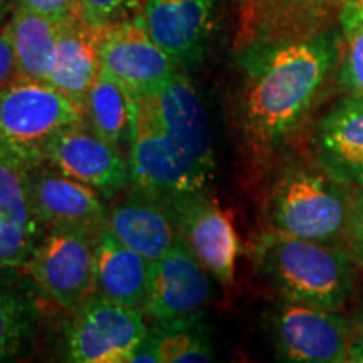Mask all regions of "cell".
I'll return each instance as SVG.
<instances>
[{"instance_id": "5b68a950", "label": "cell", "mask_w": 363, "mask_h": 363, "mask_svg": "<svg viewBox=\"0 0 363 363\" xmlns=\"http://www.w3.org/2000/svg\"><path fill=\"white\" fill-rule=\"evenodd\" d=\"M84 120V110L44 81L16 78L0 91V158L29 172L48 162L59 131Z\"/></svg>"}, {"instance_id": "3957f363", "label": "cell", "mask_w": 363, "mask_h": 363, "mask_svg": "<svg viewBox=\"0 0 363 363\" xmlns=\"http://www.w3.org/2000/svg\"><path fill=\"white\" fill-rule=\"evenodd\" d=\"M254 261L284 299L338 311L355 293L353 259L343 247L271 229L257 240Z\"/></svg>"}, {"instance_id": "ffe728a7", "label": "cell", "mask_w": 363, "mask_h": 363, "mask_svg": "<svg viewBox=\"0 0 363 363\" xmlns=\"http://www.w3.org/2000/svg\"><path fill=\"white\" fill-rule=\"evenodd\" d=\"M150 262L142 254L118 240L108 225L98 235L94 247L96 294L118 305L143 311L148 293Z\"/></svg>"}, {"instance_id": "2e32d148", "label": "cell", "mask_w": 363, "mask_h": 363, "mask_svg": "<svg viewBox=\"0 0 363 363\" xmlns=\"http://www.w3.org/2000/svg\"><path fill=\"white\" fill-rule=\"evenodd\" d=\"M108 229L150 262L160 259L180 238L170 203L133 187L108 208Z\"/></svg>"}, {"instance_id": "cb8c5ba5", "label": "cell", "mask_w": 363, "mask_h": 363, "mask_svg": "<svg viewBox=\"0 0 363 363\" xmlns=\"http://www.w3.org/2000/svg\"><path fill=\"white\" fill-rule=\"evenodd\" d=\"M148 338L158 363H206L216 358L211 330L202 315L157 321L150 326Z\"/></svg>"}, {"instance_id": "d6986e66", "label": "cell", "mask_w": 363, "mask_h": 363, "mask_svg": "<svg viewBox=\"0 0 363 363\" xmlns=\"http://www.w3.org/2000/svg\"><path fill=\"white\" fill-rule=\"evenodd\" d=\"M104 26H93L83 17L57 22L56 54L49 84L69 96L84 110L86 94L96 79Z\"/></svg>"}, {"instance_id": "6da1fadb", "label": "cell", "mask_w": 363, "mask_h": 363, "mask_svg": "<svg viewBox=\"0 0 363 363\" xmlns=\"http://www.w3.org/2000/svg\"><path fill=\"white\" fill-rule=\"evenodd\" d=\"M133 101L130 187L167 202L207 192L217 169L214 135L189 76L179 71L157 91L133 94Z\"/></svg>"}, {"instance_id": "f1b7e54d", "label": "cell", "mask_w": 363, "mask_h": 363, "mask_svg": "<svg viewBox=\"0 0 363 363\" xmlns=\"http://www.w3.org/2000/svg\"><path fill=\"white\" fill-rule=\"evenodd\" d=\"M17 78L16 56H13L12 39L7 21L0 26V91L7 88Z\"/></svg>"}, {"instance_id": "5bb4252c", "label": "cell", "mask_w": 363, "mask_h": 363, "mask_svg": "<svg viewBox=\"0 0 363 363\" xmlns=\"http://www.w3.org/2000/svg\"><path fill=\"white\" fill-rule=\"evenodd\" d=\"M350 0H239V49L311 38Z\"/></svg>"}, {"instance_id": "7c38bea8", "label": "cell", "mask_w": 363, "mask_h": 363, "mask_svg": "<svg viewBox=\"0 0 363 363\" xmlns=\"http://www.w3.org/2000/svg\"><path fill=\"white\" fill-rule=\"evenodd\" d=\"M174 208L179 230L197 259L224 288L235 278L239 235L233 220L207 192L185 195L169 202Z\"/></svg>"}, {"instance_id": "9c48e42d", "label": "cell", "mask_w": 363, "mask_h": 363, "mask_svg": "<svg viewBox=\"0 0 363 363\" xmlns=\"http://www.w3.org/2000/svg\"><path fill=\"white\" fill-rule=\"evenodd\" d=\"M214 296L211 272L180 238L160 259L150 264L143 313L153 321L202 315Z\"/></svg>"}, {"instance_id": "4fadbf2b", "label": "cell", "mask_w": 363, "mask_h": 363, "mask_svg": "<svg viewBox=\"0 0 363 363\" xmlns=\"http://www.w3.org/2000/svg\"><path fill=\"white\" fill-rule=\"evenodd\" d=\"M99 62L133 94L157 91L180 71L135 19L104 26Z\"/></svg>"}, {"instance_id": "ac0fdd59", "label": "cell", "mask_w": 363, "mask_h": 363, "mask_svg": "<svg viewBox=\"0 0 363 363\" xmlns=\"http://www.w3.org/2000/svg\"><path fill=\"white\" fill-rule=\"evenodd\" d=\"M44 233L27 172L0 158V271L21 269Z\"/></svg>"}, {"instance_id": "603a6c76", "label": "cell", "mask_w": 363, "mask_h": 363, "mask_svg": "<svg viewBox=\"0 0 363 363\" xmlns=\"http://www.w3.org/2000/svg\"><path fill=\"white\" fill-rule=\"evenodd\" d=\"M12 271V269H11ZM0 271V363L19 360L34 338L38 306L22 281Z\"/></svg>"}, {"instance_id": "83f0119b", "label": "cell", "mask_w": 363, "mask_h": 363, "mask_svg": "<svg viewBox=\"0 0 363 363\" xmlns=\"http://www.w3.org/2000/svg\"><path fill=\"white\" fill-rule=\"evenodd\" d=\"M13 2L16 6L43 13L56 22L81 16L78 0H13Z\"/></svg>"}, {"instance_id": "8fae6325", "label": "cell", "mask_w": 363, "mask_h": 363, "mask_svg": "<svg viewBox=\"0 0 363 363\" xmlns=\"http://www.w3.org/2000/svg\"><path fill=\"white\" fill-rule=\"evenodd\" d=\"M30 199L44 229H79L99 235L108 225L103 195L83 182L43 163L27 172Z\"/></svg>"}, {"instance_id": "d4e9b609", "label": "cell", "mask_w": 363, "mask_h": 363, "mask_svg": "<svg viewBox=\"0 0 363 363\" xmlns=\"http://www.w3.org/2000/svg\"><path fill=\"white\" fill-rule=\"evenodd\" d=\"M343 62L340 81L348 94L363 96V0H350L340 9Z\"/></svg>"}, {"instance_id": "30bf717a", "label": "cell", "mask_w": 363, "mask_h": 363, "mask_svg": "<svg viewBox=\"0 0 363 363\" xmlns=\"http://www.w3.org/2000/svg\"><path fill=\"white\" fill-rule=\"evenodd\" d=\"M45 163L89 185L106 199L126 192L131 185L128 158L86 121L66 126L54 136Z\"/></svg>"}, {"instance_id": "277c9868", "label": "cell", "mask_w": 363, "mask_h": 363, "mask_svg": "<svg viewBox=\"0 0 363 363\" xmlns=\"http://www.w3.org/2000/svg\"><path fill=\"white\" fill-rule=\"evenodd\" d=\"M352 185L335 179L315 162L291 163L271 189V229L296 238L343 247L350 219Z\"/></svg>"}, {"instance_id": "7a4b0ae2", "label": "cell", "mask_w": 363, "mask_h": 363, "mask_svg": "<svg viewBox=\"0 0 363 363\" xmlns=\"http://www.w3.org/2000/svg\"><path fill=\"white\" fill-rule=\"evenodd\" d=\"M240 126L249 152L264 162L291 138L316 103L337 61L325 33L246 49Z\"/></svg>"}, {"instance_id": "1f68e13d", "label": "cell", "mask_w": 363, "mask_h": 363, "mask_svg": "<svg viewBox=\"0 0 363 363\" xmlns=\"http://www.w3.org/2000/svg\"><path fill=\"white\" fill-rule=\"evenodd\" d=\"M357 321H358V326H360V333H363V303L360 305V310H358Z\"/></svg>"}, {"instance_id": "ba28073f", "label": "cell", "mask_w": 363, "mask_h": 363, "mask_svg": "<svg viewBox=\"0 0 363 363\" xmlns=\"http://www.w3.org/2000/svg\"><path fill=\"white\" fill-rule=\"evenodd\" d=\"M276 355L291 363L348 362L350 328L335 310L284 299L269 316Z\"/></svg>"}, {"instance_id": "7402d4cb", "label": "cell", "mask_w": 363, "mask_h": 363, "mask_svg": "<svg viewBox=\"0 0 363 363\" xmlns=\"http://www.w3.org/2000/svg\"><path fill=\"white\" fill-rule=\"evenodd\" d=\"M133 104V93L110 72L99 69L86 94L84 120L101 138L125 153L130 147Z\"/></svg>"}, {"instance_id": "484cf974", "label": "cell", "mask_w": 363, "mask_h": 363, "mask_svg": "<svg viewBox=\"0 0 363 363\" xmlns=\"http://www.w3.org/2000/svg\"><path fill=\"white\" fill-rule=\"evenodd\" d=\"M345 249L350 254L353 262L363 267V185L353 189Z\"/></svg>"}, {"instance_id": "4316f807", "label": "cell", "mask_w": 363, "mask_h": 363, "mask_svg": "<svg viewBox=\"0 0 363 363\" xmlns=\"http://www.w3.org/2000/svg\"><path fill=\"white\" fill-rule=\"evenodd\" d=\"M133 0H78L81 17L93 26H108L116 22V17Z\"/></svg>"}, {"instance_id": "f546056e", "label": "cell", "mask_w": 363, "mask_h": 363, "mask_svg": "<svg viewBox=\"0 0 363 363\" xmlns=\"http://www.w3.org/2000/svg\"><path fill=\"white\" fill-rule=\"evenodd\" d=\"M348 362L363 363V333H358L350 338V343H348Z\"/></svg>"}, {"instance_id": "44dd1931", "label": "cell", "mask_w": 363, "mask_h": 363, "mask_svg": "<svg viewBox=\"0 0 363 363\" xmlns=\"http://www.w3.org/2000/svg\"><path fill=\"white\" fill-rule=\"evenodd\" d=\"M7 26L16 56L17 78L49 83L56 54L57 22L16 6Z\"/></svg>"}, {"instance_id": "52a82bcc", "label": "cell", "mask_w": 363, "mask_h": 363, "mask_svg": "<svg viewBox=\"0 0 363 363\" xmlns=\"http://www.w3.org/2000/svg\"><path fill=\"white\" fill-rule=\"evenodd\" d=\"M150 326L138 308L93 294L72 313L66 331V355L76 363H130Z\"/></svg>"}, {"instance_id": "9a60e30c", "label": "cell", "mask_w": 363, "mask_h": 363, "mask_svg": "<svg viewBox=\"0 0 363 363\" xmlns=\"http://www.w3.org/2000/svg\"><path fill=\"white\" fill-rule=\"evenodd\" d=\"M214 0H143L135 21L179 67L195 65L214 22Z\"/></svg>"}, {"instance_id": "4dcf8cb0", "label": "cell", "mask_w": 363, "mask_h": 363, "mask_svg": "<svg viewBox=\"0 0 363 363\" xmlns=\"http://www.w3.org/2000/svg\"><path fill=\"white\" fill-rule=\"evenodd\" d=\"M7 11H9V0H0V26L6 22Z\"/></svg>"}, {"instance_id": "e0dca14e", "label": "cell", "mask_w": 363, "mask_h": 363, "mask_svg": "<svg viewBox=\"0 0 363 363\" xmlns=\"http://www.w3.org/2000/svg\"><path fill=\"white\" fill-rule=\"evenodd\" d=\"M315 162L335 179L363 185V96L348 94L318 121L313 135Z\"/></svg>"}, {"instance_id": "8992f818", "label": "cell", "mask_w": 363, "mask_h": 363, "mask_svg": "<svg viewBox=\"0 0 363 363\" xmlns=\"http://www.w3.org/2000/svg\"><path fill=\"white\" fill-rule=\"evenodd\" d=\"M96 239L79 229H48L19 272L72 315L96 293Z\"/></svg>"}]
</instances>
